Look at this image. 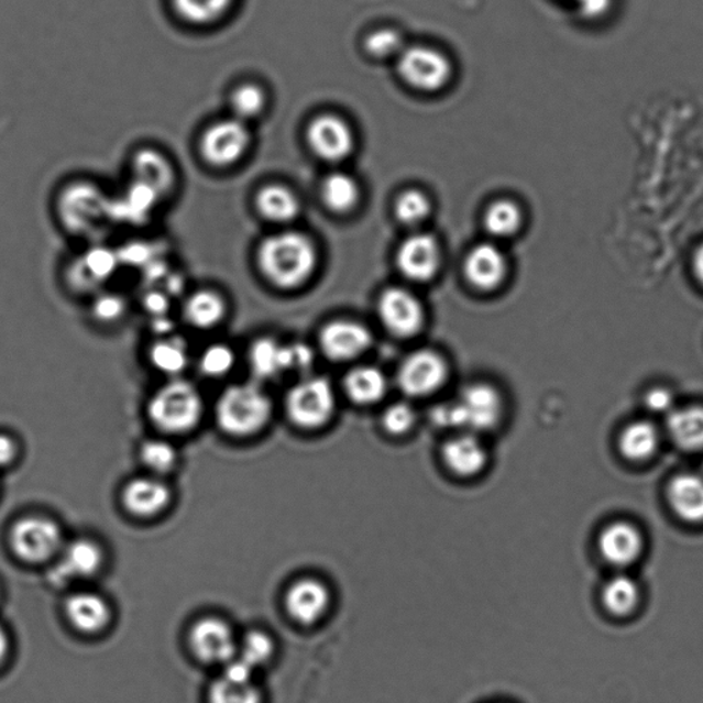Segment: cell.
Instances as JSON below:
<instances>
[{
	"mask_svg": "<svg viewBox=\"0 0 703 703\" xmlns=\"http://www.w3.org/2000/svg\"><path fill=\"white\" fill-rule=\"evenodd\" d=\"M317 259L312 241L296 231L265 237L256 253L260 273L271 285L284 290L306 284L317 268Z\"/></svg>",
	"mask_w": 703,
	"mask_h": 703,
	"instance_id": "6da1fadb",
	"label": "cell"
},
{
	"mask_svg": "<svg viewBox=\"0 0 703 703\" xmlns=\"http://www.w3.org/2000/svg\"><path fill=\"white\" fill-rule=\"evenodd\" d=\"M273 411L271 397L256 381L227 386L215 406L219 428L235 437L260 433L270 424Z\"/></svg>",
	"mask_w": 703,
	"mask_h": 703,
	"instance_id": "7a4b0ae2",
	"label": "cell"
},
{
	"mask_svg": "<svg viewBox=\"0 0 703 703\" xmlns=\"http://www.w3.org/2000/svg\"><path fill=\"white\" fill-rule=\"evenodd\" d=\"M205 402L198 386L185 378L167 380L147 403V417L163 433H190L204 418Z\"/></svg>",
	"mask_w": 703,
	"mask_h": 703,
	"instance_id": "3957f363",
	"label": "cell"
},
{
	"mask_svg": "<svg viewBox=\"0 0 703 703\" xmlns=\"http://www.w3.org/2000/svg\"><path fill=\"white\" fill-rule=\"evenodd\" d=\"M110 199L112 197L94 183H70L58 198L61 223L74 235L91 234L110 221Z\"/></svg>",
	"mask_w": 703,
	"mask_h": 703,
	"instance_id": "277c9868",
	"label": "cell"
},
{
	"mask_svg": "<svg viewBox=\"0 0 703 703\" xmlns=\"http://www.w3.org/2000/svg\"><path fill=\"white\" fill-rule=\"evenodd\" d=\"M336 411V396L330 382L312 376L298 382L286 397V413L298 428L317 430L330 422Z\"/></svg>",
	"mask_w": 703,
	"mask_h": 703,
	"instance_id": "5b68a950",
	"label": "cell"
},
{
	"mask_svg": "<svg viewBox=\"0 0 703 703\" xmlns=\"http://www.w3.org/2000/svg\"><path fill=\"white\" fill-rule=\"evenodd\" d=\"M252 134L248 123L235 118L216 121L204 132L199 152L210 167L227 169L234 167L251 149Z\"/></svg>",
	"mask_w": 703,
	"mask_h": 703,
	"instance_id": "8992f818",
	"label": "cell"
},
{
	"mask_svg": "<svg viewBox=\"0 0 703 703\" xmlns=\"http://www.w3.org/2000/svg\"><path fill=\"white\" fill-rule=\"evenodd\" d=\"M397 72L408 86L418 91H440L452 75L451 61L439 50L413 46L403 50L397 57Z\"/></svg>",
	"mask_w": 703,
	"mask_h": 703,
	"instance_id": "52a82bcc",
	"label": "cell"
},
{
	"mask_svg": "<svg viewBox=\"0 0 703 703\" xmlns=\"http://www.w3.org/2000/svg\"><path fill=\"white\" fill-rule=\"evenodd\" d=\"M457 429L480 435L492 431L501 425L503 402L499 392L490 385H473L453 402Z\"/></svg>",
	"mask_w": 703,
	"mask_h": 703,
	"instance_id": "ba28073f",
	"label": "cell"
},
{
	"mask_svg": "<svg viewBox=\"0 0 703 703\" xmlns=\"http://www.w3.org/2000/svg\"><path fill=\"white\" fill-rule=\"evenodd\" d=\"M333 606V591L325 580L307 575L292 583L285 594V608L303 627L322 623Z\"/></svg>",
	"mask_w": 703,
	"mask_h": 703,
	"instance_id": "9c48e42d",
	"label": "cell"
},
{
	"mask_svg": "<svg viewBox=\"0 0 703 703\" xmlns=\"http://www.w3.org/2000/svg\"><path fill=\"white\" fill-rule=\"evenodd\" d=\"M11 546L17 556L26 562L47 561L61 550L63 531L52 519L24 518L11 530Z\"/></svg>",
	"mask_w": 703,
	"mask_h": 703,
	"instance_id": "30bf717a",
	"label": "cell"
},
{
	"mask_svg": "<svg viewBox=\"0 0 703 703\" xmlns=\"http://www.w3.org/2000/svg\"><path fill=\"white\" fill-rule=\"evenodd\" d=\"M307 141L319 158L339 163L351 156L354 135L351 125L336 114H320L309 123Z\"/></svg>",
	"mask_w": 703,
	"mask_h": 703,
	"instance_id": "8fae6325",
	"label": "cell"
},
{
	"mask_svg": "<svg viewBox=\"0 0 703 703\" xmlns=\"http://www.w3.org/2000/svg\"><path fill=\"white\" fill-rule=\"evenodd\" d=\"M441 462L459 480H473L488 468L490 453L479 435L459 431L441 448Z\"/></svg>",
	"mask_w": 703,
	"mask_h": 703,
	"instance_id": "7c38bea8",
	"label": "cell"
},
{
	"mask_svg": "<svg viewBox=\"0 0 703 703\" xmlns=\"http://www.w3.org/2000/svg\"><path fill=\"white\" fill-rule=\"evenodd\" d=\"M447 378V365L439 354L419 351L404 360L398 371V385L406 395L424 397L439 389Z\"/></svg>",
	"mask_w": 703,
	"mask_h": 703,
	"instance_id": "4fadbf2b",
	"label": "cell"
},
{
	"mask_svg": "<svg viewBox=\"0 0 703 703\" xmlns=\"http://www.w3.org/2000/svg\"><path fill=\"white\" fill-rule=\"evenodd\" d=\"M382 323L398 337H411L422 329L425 314L418 298L402 287L382 293L378 304Z\"/></svg>",
	"mask_w": 703,
	"mask_h": 703,
	"instance_id": "5bb4252c",
	"label": "cell"
},
{
	"mask_svg": "<svg viewBox=\"0 0 703 703\" xmlns=\"http://www.w3.org/2000/svg\"><path fill=\"white\" fill-rule=\"evenodd\" d=\"M190 640L194 652L205 662L227 663L238 652L234 633L220 618L208 617L198 622L194 625Z\"/></svg>",
	"mask_w": 703,
	"mask_h": 703,
	"instance_id": "9a60e30c",
	"label": "cell"
},
{
	"mask_svg": "<svg viewBox=\"0 0 703 703\" xmlns=\"http://www.w3.org/2000/svg\"><path fill=\"white\" fill-rule=\"evenodd\" d=\"M103 553L101 547L91 540H76L65 548L48 572L50 581L55 585H65L70 581L85 580L101 569Z\"/></svg>",
	"mask_w": 703,
	"mask_h": 703,
	"instance_id": "2e32d148",
	"label": "cell"
},
{
	"mask_svg": "<svg viewBox=\"0 0 703 703\" xmlns=\"http://www.w3.org/2000/svg\"><path fill=\"white\" fill-rule=\"evenodd\" d=\"M131 179L151 188L163 201L176 191L177 175L174 164L156 149H141L132 156Z\"/></svg>",
	"mask_w": 703,
	"mask_h": 703,
	"instance_id": "e0dca14e",
	"label": "cell"
},
{
	"mask_svg": "<svg viewBox=\"0 0 703 703\" xmlns=\"http://www.w3.org/2000/svg\"><path fill=\"white\" fill-rule=\"evenodd\" d=\"M397 265L414 282L433 278L440 265V251L435 238L428 234L409 237L398 249Z\"/></svg>",
	"mask_w": 703,
	"mask_h": 703,
	"instance_id": "ac0fdd59",
	"label": "cell"
},
{
	"mask_svg": "<svg viewBox=\"0 0 703 703\" xmlns=\"http://www.w3.org/2000/svg\"><path fill=\"white\" fill-rule=\"evenodd\" d=\"M229 301L223 293L202 287L190 293L183 301L182 315L190 328L210 331L220 328L229 317Z\"/></svg>",
	"mask_w": 703,
	"mask_h": 703,
	"instance_id": "d6986e66",
	"label": "cell"
},
{
	"mask_svg": "<svg viewBox=\"0 0 703 703\" xmlns=\"http://www.w3.org/2000/svg\"><path fill=\"white\" fill-rule=\"evenodd\" d=\"M370 345V331L351 320L330 323L320 334V347L326 356L339 362L360 356L369 350Z\"/></svg>",
	"mask_w": 703,
	"mask_h": 703,
	"instance_id": "ffe728a7",
	"label": "cell"
},
{
	"mask_svg": "<svg viewBox=\"0 0 703 703\" xmlns=\"http://www.w3.org/2000/svg\"><path fill=\"white\" fill-rule=\"evenodd\" d=\"M464 271L470 284L481 290H494L506 276L505 254L492 243H480L470 251Z\"/></svg>",
	"mask_w": 703,
	"mask_h": 703,
	"instance_id": "44dd1931",
	"label": "cell"
},
{
	"mask_svg": "<svg viewBox=\"0 0 703 703\" xmlns=\"http://www.w3.org/2000/svg\"><path fill=\"white\" fill-rule=\"evenodd\" d=\"M644 550V537L628 523L608 525L600 537V551L608 563L627 567L639 558Z\"/></svg>",
	"mask_w": 703,
	"mask_h": 703,
	"instance_id": "7402d4cb",
	"label": "cell"
},
{
	"mask_svg": "<svg viewBox=\"0 0 703 703\" xmlns=\"http://www.w3.org/2000/svg\"><path fill=\"white\" fill-rule=\"evenodd\" d=\"M669 505L685 523H703V474L682 473L668 486Z\"/></svg>",
	"mask_w": 703,
	"mask_h": 703,
	"instance_id": "603a6c76",
	"label": "cell"
},
{
	"mask_svg": "<svg viewBox=\"0 0 703 703\" xmlns=\"http://www.w3.org/2000/svg\"><path fill=\"white\" fill-rule=\"evenodd\" d=\"M248 365L257 382L279 378L289 373L287 345L271 337H262L249 348Z\"/></svg>",
	"mask_w": 703,
	"mask_h": 703,
	"instance_id": "cb8c5ba5",
	"label": "cell"
},
{
	"mask_svg": "<svg viewBox=\"0 0 703 703\" xmlns=\"http://www.w3.org/2000/svg\"><path fill=\"white\" fill-rule=\"evenodd\" d=\"M149 364L167 380L180 378L191 362V354L179 337L162 336L149 347Z\"/></svg>",
	"mask_w": 703,
	"mask_h": 703,
	"instance_id": "d4e9b609",
	"label": "cell"
},
{
	"mask_svg": "<svg viewBox=\"0 0 703 703\" xmlns=\"http://www.w3.org/2000/svg\"><path fill=\"white\" fill-rule=\"evenodd\" d=\"M171 501L167 485L157 479H136L124 491V503L136 516L149 517L163 512Z\"/></svg>",
	"mask_w": 703,
	"mask_h": 703,
	"instance_id": "484cf974",
	"label": "cell"
},
{
	"mask_svg": "<svg viewBox=\"0 0 703 703\" xmlns=\"http://www.w3.org/2000/svg\"><path fill=\"white\" fill-rule=\"evenodd\" d=\"M667 430L674 444L682 450H703V407L674 408L667 415Z\"/></svg>",
	"mask_w": 703,
	"mask_h": 703,
	"instance_id": "4316f807",
	"label": "cell"
},
{
	"mask_svg": "<svg viewBox=\"0 0 703 703\" xmlns=\"http://www.w3.org/2000/svg\"><path fill=\"white\" fill-rule=\"evenodd\" d=\"M70 623L83 633H98L108 624L110 611L103 597L94 592H77L66 601Z\"/></svg>",
	"mask_w": 703,
	"mask_h": 703,
	"instance_id": "83f0119b",
	"label": "cell"
},
{
	"mask_svg": "<svg viewBox=\"0 0 703 703\" xmlns=\"http://www.w3.org/2000/svg\"><path fill=\"white\" fill-rule=\"evenodd\" d=\"M260 216L271 223L285 224L295 220L300 213V202L295 193L281 185H268L260 188L254 198Z\"/></svg>",
	"mask_w": 703,
	"mask_h": 703,
	"instance_id": "f1b7e54d",
	"label": "cell"
},
{
	"mask_svg": "<svg viewBox=\"0 0 703 703\" xmlns=\"http://www.w3.org/2000/svg\"><path fill=\"white\" fill-rule=\"evenodd\" d=\"M618 446L619 451L629 461H645L658 450L660 431L649 420H636L623 430Z\"/></svg>",
	"mask_w": 703,
	"mask_h": 703,
	"instance_id": "f546056e",
	"label": "cell"
},
{
	"mask_svg": "<svg viewBox=\"0 0 703 703\" xmlns=\"http://www.w3.org/2000/svg\"><path fill=\"white\" fill-rule=\"evenodd\" d=\"M345 389L354 403L367 406V404H374L384 397L386 378L375 367L354 369L347 376Z\"/></svg>",
	"mask_w": 703,
	"mask_h": 703,
	"instance_id": "4dcf8cb0",
	"label": "cell"
},
{
	"mask_svg": "<svg viewBox=\"0 0 703 703\" xmlns=\"http://www.w3.org/2000/svg\"><path fill=\"white\" fill-rule=\"evenodd\" d=\"M238 354L227 342H212L199 352L197 369L205 378L221 380L237 367Z\"/></svg>",
	"mask_w": 703,
	"mask_h": 703,
	"instance_id": "1f68e13d",
	"label": "cell"
},
{
	"mask_svg": "<svg viewBox=\"0 0 703 703\" xmlns=\"http://www.w3.org/2000/svg\"><path fill=\"white\" fill-rule=\"evenodd\" d=\"M325 204L337 213L350 212L359 201V186L352 176L336 173L328 176L322 188Z\"/></svg>",
	"mask_w": 703,
	"mask_h": 703,
	"instance_id": "d6a6232c",
	"label": "cell"
},
{
	"mask_svg": "<svg viewBox=\"0 0 703 703\" xmlns=\"http://www.w3.org/2000/svg\"><path fill=\"white\" fill-rule=\"evenodd\" d=\"M602 597L608 612L624 616L638 605L639 586L628 575H616L607 581Z\"/></svg>",
	"mask_w": 703,
	"mask_h": 703,
	"instance_id": "836d02e7",
	"label": "cell"
},
{
	"mask_svg": "<svg viewBox=\"0 0 703 703\" xmlns=\"http://www.w3.org/2000/svg\"><path fill=\"white\" fill-rule=\"evenodd\" d=\"M234 0H174V8L183 20L196 25H207L219 20Z\"/></svg>",
	"mask_w": 703,
	"mask_h": 703,
	"instance_id": "e575fe53",
	"label": "cell"
},
{
	"mask_svg": "<svg viewBox=\"0 0 703 703\" xmlns=\"http://www.w3.org/2000/svg\"><path fill=\"white\" fill-rule=\"evenodd\" d=\"M523 226V213L516 204L497 201L485 213V227L492 235L506 238L516 234Z\"/></svg>",
	"mask_w": 703,
	"mask_h": 703,
	"instance_id": "d590c367",
	"label": "cell"
},
{
	"mask_svg": "<svg viewBox=\"0 0 703 703\" xmlns=\"http://www.w3.org/2000/svg\"><path fill=\"white\" fill-rule=\"evenodd\" d=\"M209 703H262V694L253 683H235L221 677L210 685Z\"/></svg>",
	"mask_w": 703,
	"mask_h": 703,
	"instance_id": "8d00e7d4",
	"label": "cell"
},
{
	"mask_svg": "<svg viewBox=\"0 0 703 703\" xmlns=\"http://www.w3.org/2000/svg\"><path fill=\"white\" fill-rule=\"evenodd\" d=\"M232 118L248 123L256 119L265 107V94L256 85H243L237 88L230 98Z\"/></svg>",
	"mask_w": 703,
	"mask_h": 703,
	"instance_id": "74e56055",
	"label": "cell"
},
{
	"mask_svg": "<svg viewBox=\"0 0 703 703\" xmlns=\"http://www.w3.org/2000/svg\"><path fill=\"white\" fill-rule=\"evenodd\" d=\"M275 652L273 638L263 630H252L243 638L241 646H238V657L248 662L249 666L257 669L267 663Z\"/></svg>",
	"mask_w": 703,
	"mask_h": 703,
	"instance_id": "f35d334b",
	"label": "cell"
},
{
	"mask_svg": "<svg viewBox=\"0 0 703 703\" xmlns=\"http://www.w3.org/2000/svg\"><path fill=\"white\" fill-rule=\"evenodd\" d=\"M129 314V301L120 293L105 292L91 303L92 319L105 326L118 325Z\"/></svg>",
	"mask_w": 703,
	"mask_h": 703,
	"instance_id": "ab89813d",
	"label": "cell"
},
{
	"mask_svg": "<svg viewBox=\"0 0 703 703\" xmlns=\"http://www.w3.org/2000/svg\"><path fill=\"white\" fill-rule=\"evenodd\" d=\"M364 48L371 57L385 59L398 57L404 47L403 36L391 28L370 33L364 41Z\"/></svg>",
	"mask_w": 703,
	"mask_h": 703,
	"instance_id": "60d3db41",
	"label": "cell"
},
{
	"mask_svg": "<svg viewBox=\"0 0 703 703\" xmlns=\"http://www.w3.org/2000/svg\"><path fill=\"white\" fill-rule=\"evenodd\" d=\"M141 458L153 473L165 474L174 469L176 451L173 444L164 440H149L142 446Z\"/></svg>",
	"mask_w": 703,
	"mask_h": 703,
	"instance_id": "b9f144b4",
	"label": "cell"
},
{
	"mask_svg": "<svg viewBox=\"0 0 703 703\" xmlns=\"http://www.w3.org/2000/svg\"><path fill=\"white\" fill-rule=\"evenodd\" d=\"M429 213V199L420 191L409 190L397 199L396 216L404 224H418L428 218Z\"/></svg>",
	"mask_w": 703,
	"mask_h": 703,
	"instance_id": "7bdbcfd3",
	"label": "cell"
},
{
	"mask_svg": "<svg viewBox=\"0 0 703 703\" xmlns=\"http://www.w3.org/2000/svg\"><path fill=\"white\" fill-rule=\"evenodd\" d=\"M417 424V414L407 403L393 404L382 417V426L392 436H404L409 433Z\"/></svg>",
	"mask_w": 703,
	"mask_h": 703,
	"instance_id": "ee69618b",
	"label": "cell"
},
{
	"mask_svg": "<svg viewBox=\"0 0 703 703\" xmlns=\"http://www.w3.org/2000/svg\"><path fill=\"white\" fill-rule=\"evenodd\" d=\"M645 406L655 414L668 415L674 408V396L671 389L666 386L652 387L645 396Z\"/></svg>",
	"mask_w": 703,
	"mask_h": 703,
	"instance_id": "f6af8a7d",
	"label": "cell"
},
{
	"mask_svg": "<svg viewBox=\"0 0 703 703\" xmlns=\"http://www.w3.org/2000/svg\"><path fill=\"white\" fill-rule=\"evenodd\" d=\"M575 10L584 20L596 21L611 13L613 0H572Z\"/></svg>",
	"mask_w": 703,
	"mask_h": 703,
	"instance_id": "bcb514c9",
	"label": "cell"
},
{
	"mask_svg": "<svg viewBox=\"0 0 703 703\" xmlns=\"http://www.w3.org/2000/svg\"><path fill=\"white\" fill-rule=\"evenodd\" d=\"M289 352V371H307L312 364V352L303 344L287 345Z\"/></svg>",
	"mask_w": 703,
	"mask_h": 703,
	"instance_id": "7dc6e473",
	"label": "cell"
},
{
	"mask_svg": "<svg viewBox=\"0 0 703 703\" xmlns=\"http://www.w3.org/2000/svg\"><path fill=\"white\" fill-rule=\"evenodd\" d=\"M143 303H145L147 312H152L156 318L164 317L165 312H167L168 297L162 295V293H151Z\"/></svg>",
	"mask_w": 703,
	"mask_h": 703,
	"instance_id": "c3c4849f",
	"label": "cell"
},
{
	"mask_svg": "<svg viewBox=\"0 0 703 703\" xmlns=\"http://www.w3.org/2000/svg\"><path fill=\"white\" fill-rule=\"evenodd\" d=\"M17 444L8 435H0V468L8 466L14 461Z\"/></svg>",
	"mask_w": 703,
	"mask_h": 703,
	"instance_id": "681fc988",
	"label": "cell"
},
{
	"mask_svg": "<svg viewBox=\"0 0 703 703\" xmlns=\"http://www.w3.org/2000/svg\"><path fill=\"white\" fill-rule=\"evenodd\" d=\"M693 270L696 276V279L700 281V284L703 286V243L696 249L694 259H693Z\"/></svg>",
	"mask_w": 703,
	"mask_h": 703,
	"instance_id": "f907efd6",
	"label": "cell"
},
{
	"mask_svg": "<svg viewBox=\"0 0 703 703\" xmlns=\"http://www.w3.org/2000/svg\"><path fill=\"white\" fill-rule=\"evenodd\" d=\"M9 651V638L8 634L3 629L2 625H0V663L4 661L6 656H8Z\"/></svg>",
	"mask_w": 703,
	"mask_h": 703,
	"instance_id": "816d5d0a",
	"label": "cell"
},
{
	"mask_svg": "<svg viewBox=\"0 0 703 703\" xmlns=\"http://www.w3.org/2000/svg\"><path fill=\"white\" fill-rule=\"evenodd\" d=\"M703 474V473H702Z\"/></svg>",
	"mask_w": 703,
	"mask_h": 703,
	"instance_id": "f5cc1de1",
	"label": "cell"
}]
</instances>
